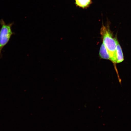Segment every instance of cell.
Returning a JSON list of instances; mask_svg holds the SVG:
<instances>
[{
	"mask_svg": "<svg viewBox=\"0 0 131 131\" xmlns=\"http://www.w3.org/2000/svg\"><path fill=\"white\" fill-rule=\"evenodd\" d=\"M100 34L102 37L103 43L107 49L110 57V60L113 63L119 83H121V80L119 78L116 65L117 63L116 42L115 38L110 29L109 24L105 26L103 23L101 29Z\"/></svg>",
	"mask_w": 131,
	"mask_h": 131,
	"instance_id": "6da1fadb",
	"label": "cell"
},
{
	"mask_svg": "<svg viewBox=\"0 0 131 131\" xmlns=\"http://www.w3.org/2000/svg\"><path fill=\"white\" fill-rule=\"evenodd\" d=\"M115 39L116 42V55L117 57V63H122L124 60L123 53L122 47L118 40H117V37H115Z\"/></svg>",
	"mask_w": 131,
	"mask_h": 131,
	"instance_id": "3957f363",
	"label": "cell"
},
{
	"mask_svg": "<svg viewBox=\"0 0 131 131\" xmlns=\"http://www.w3.org/2000/svg\"><path fill=\"white\" fill-rule=\"evenodd\" d=\"M76 7L83 9H87L92 4V0H74Z\"/></svg>",
	"mask_w": 131,
	"mask_h": 131,
	"instance_id": "277c9868",
	"label": "cell"
},
{
	"mask_svg": "<svg viewBox=\"0 0 131 131\" xmlns=\"http://www.w3.org/2000/svg\"><path fill=\"white\" fill-rule=\"evenodd\" d=\"M99 56L101 59L110 60V57L107 49L103 42L101 44L100 48Z\"/></svg>",
	"mask_w": 131,
	"mask_h": 131,
	"instance_id": "5b68a950",
	"label": "cell"
},
{
	"mask_svg": "<svg viewBox=\"0 0 131 131\" xmlns=\"http://www.w3.org/2000/svg\"><path fill=\"white\" fill-rule=\"evenodd\" d=\"M1 27L0 29V59L2 57V51L3 48L9 42L12 36L15 34L13 32L12 27L14 23L6 24L3 19L0 21Z\"/></svg>",
	"mask_w": 131,
	"mask_h": 131,
	"instance_id": "7a4b0ae2",
	"label": "cell"
}]
</instances>
